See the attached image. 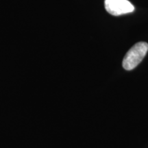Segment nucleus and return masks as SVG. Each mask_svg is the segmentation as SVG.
Instances as JSON below:
<instances>
[{"instance_id": "obj_1", "label": "nucleus", "mask_w": 148, "mask_h": 148, "mask_svg": "<svg viewBox=\"0 0 148 148\" xmlns=\"http://www.w3.org/2000/svg\"><path fill=\"white\" fill-rule=\"evenodd\" d=\"M148 51V44L139 42L130 48L123 60V67L127 71L134 69L143 60Z\"/></svg>"}, {"instance_id": "obj_2", "label": "nucleus", "mask_w": 148, "mask_h": 148, "mask_svg": "<svg viewBox=\"0 0 148 148\" xmlns=\"http://www.w3.org/2000/svg\"><path fill=\"white\" fill-rule=\"evenodd\" d=\"M105 8L108 13L114 16L130 13L134 7L128 0H105Z\"/></svg>"}]
</instances>
